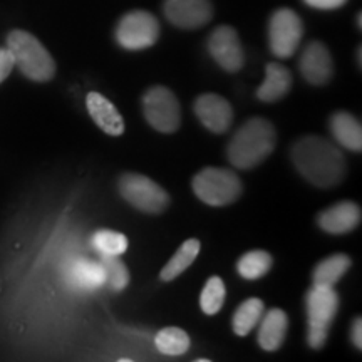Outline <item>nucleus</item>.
I'll list each match as a JSON object with an SVG mask.
<instances>
[{
	"mask_svg": "<svg viewBox=\"0 0 362 362\" xmlns=\"http://www.w3.org/2000/svg\"><path fill=\"white\" fill-rule=\"evenodd\" d=\"M259 329V346L264 351L274 352L280 349L287 336L288 329V317L282 309H272L260 319Z\"/></svg>",
	"mask_w": 362,
	"mask_h": 362,
	"instance_id": "f3484780",
	"label": "nucleus"
},
{
	"mask_svg": "<svg viewBox=\"0 0 362 362\" xmlns=\"http://www.w3.org/2000/svg\"><path fill=\"white\" fill-rule=\"evenodd\" d=\"M99 265L104 272V284H107L115 292H121L128 287L129 272L117 255H101Z\"/></svg>",
	"mask_w": 362,
	"mask_h": 362,
	"instance_id": "393cba45",
	"label": "nucleus"
},
{
	"mask_svg": "<svg viewBox=\"0 0 362 362\" xmlns=\"http://www.w3.org/2000/svg\"><path fill=\"white\" fill-rule=\"evenodd\" d=\"M351 341L357 349H362V319L361 317H356V320L352 322V329H351Z\"/></svg>",
	"mask_w": 362,
	"mask_h": 362,
	"instance_id": "c756f323",
	"label": "nucleus"
},
{
	"mask_svg": "<svg viewBox=\"0 0 362 362\" xmlns=\"http://www.w3.org/2000/svg\"><path fill=\"white\" fill-rule=\"evenodd\" d=\"M307 6L319 11H336V8L346 6L347 0H304Z\"/></svg>",
	"mask_w": 362,
	"mask_h": 362,
	"instance_id": "c85d7f7f",
	"label": "nucleus"
},
{
	"mask_svg": "<svg viewBox=\"0 0 362 362\" xmlns=\"http://www.w3.org/2000/svg\"><path fill=\"white\" fill-rule=\"evenodd\" d=\"M189 337L183 329L180 327H165L156 334L155 346L161 354L166 356H181L189 349Z\"/></svg>",
	"mask_w": 362,
	"mask_h": 362,
	"instance_id": "4be33fe9",
	"label": "nucleus"
},
{
	"mask_svg": "<svg viewBox=\"0 0 362 362\" xmlns=\"http://www.w3.org/2000/svg\"><path fill=\"white\" fill-rule=\"evenodd\" d=\"M298 69L312 86L327 84L334 74V62L329 49L322 42H310L298 59Z\"/></svg>",
	"mask_w": 362,
	"mask_h": 362,
	"instance_id": "ddd939ff",
	"label": "nucleus"
},
{
	"mask_svg": "<svg viewBox=\"0 0 362 362\" xmlns=\"http://www.w3.org/2000/svg\"><path fill=\"white\" fill-rule=\"evenodd\" d=\"M329 126L330 131H332V136L336 138L339 144L351 149V151L361 153L362 128L359 119H356V116H352L351 112L346 111H337L330 116Z\"/></svg>",
	"mask_w": 362,
	"mask_h": 362,
	"instance_id": "a211bd4d",
	"label": "nucleus"
},
{
	"mask_svg": "<svg viewBox=\"0 0 362 362\" xmlns=\"http://www.w3.org/2000/svg\"><path fill=\"white\" fill-rule=\"evenodd\" d=\"M208 51L221 69L238 72L245 64V52L240 42L237 30L230 25H221L211 33L208 39Z\"/></svg>",
	"mask_w": 362,
	"mask_h": 362,
	"instance_id": "9d476101",
	"label": "nucleus"
},
{
	"mask_svg": "<svg viewBox=\"0 0 362 362\" xmlns=\"http://www.w3.org/2000/svg\"><path fill=\"white\" fill-rule=\"evenodd\" d=\"M361 208L354 202H341L325 208L317 216V223L330 235H346L361 223Z\"/></svg>",
	"mask_w": 362,
	"mask_h": 362,
	"instance_id": "4468645a",
	"label": "nucleus"
},
{
	"mask_svg": "<svg viewBox=\"0 0 362 362\" xmlns=\"http://www.w3.org/2000/svg\"><path fill=\"white\" fill-rule=\"evenodd\" d=\"M166 19L180 29H198L214 17L210 0H165Z\"/></svg>",
	"mask_w": 362,
	"mask_h": 362,
	"instance_id": "9b49d317",
	"label": "nucleus"
},
{
	"mask_svg": "<svg viewBox=\"0 0 362 362\" xmlns=\"http://www.w3.org/2000/svg\"><path fill=\"white\" fill-rule=\"evenodd\" d=\"M357 25H362V16H361V13H359V16H357Z\"/></svg>",
	"mask_w": 362,
	"mask_h": 362,
	"instance_id": "7c9ffc66",
	"label": "nucleus"
},
{
	"mask_svg": "<svg viewBox=\"0 0 362 362\" xmlns=\"http://www.w3.org/2000/svg\"><path fill=\"white\" fill-rule=\"evenodd\" d=\"M291 158L298 173L317 188H334L346 175V158L332 141L320 136H304L291 149Z\"/></svg>",
	"mask_w": 362,
	"mask_h": 362,
	"instance_id": "f257e3e1",
	"label": "nucleus"
},
{
	"mask_svg": "<svg viewBox=\"0 0 362 362\" xmlns=\"http://www.w3.org/2000/svg\"><path fill=\"white\" fill-rule=\"evenodd\" d=\"M86 106L94 123L101 128L104 133L111 136H121L124 133V119L116 110V106L110 99H106L99 93H89L86 98Z\"/></svg>",
	"mask_w": 362,
	"mask_h": 362,
	"instance_id": "2eb2a0df",
	"label": "nucleus"
},
{
	"mask_svg": "<svg viewBox=\"0 0 362 362\" xmlns=\"http://www.w3.org/2000/svg\"><path fill=\"white\" fill-rule=\"evenodd\" d=\"M264 310V302L260 298H247L245 302H242L238 305V309L235 310L232 319L233 332L240 337L248 336L255 329V325L260 322Z\"/></svg>",
	"mask_w": 362,
	"mask_h": 362,
	"instance_id": "aec40b11",
	"label": "nucleus"
},
{
	"mask_svg": "<svg viewBox=\"0 0 362 362\" xmlns=\"http://www.w3.org/2000/svg\"><path fill=\"white\" fill-rule=\"evenodd\" d=\"M277 144V131L264 117H250L240 126L226 146L230 165L238 170H252L272 155Z\"/></svg>",
	"mask_w": 362,
	"mask_h": 362,
	"instance_id": "f03ea898",
	"label": "nucleus"
},
{
	"mask_svg": "<svg viewBox=\"0 0 362 362\" xmlns=\"http://www.w3.org/2000/svg\"><path fill=\"white\" fill-rule=\"evenodd\" d=\"M225 293H226V288H225L223 280L216 277V275L215 277L208 279V282L205 284V287H203L202 297H200L202 310L205 312L206 315L218 314L221 307H223Z\"/></svg>",
	"mask_w": 362,
	"mask_h": 362,
	"instance_id": "a878e982",
	"label": "nucleus"
},
{
	"mask_svg": "<svg viewBox=\"0 0 362 362\" xmlns=\"http://www.w3.org/2000/svg\"><path fill=\"white\" fill-rule=\"evenodd\" d=\"M307 320V342L312 349H322L329 337V329L336 319L339 310V293L332 287L312 285L305 296Z\"/></svg>",
	"mask_w": 362,
	"mask_h": 362,
	"instance_id": "20e7f679",
	"label": "nucleus"
},
{
	"mask_svg": "<svg viewBox=\"0 0 362 362\" xmlns=\"http://www.w3.org/2000/svg\"><path fill=\"white\" fill-rule=\"evenodd\" d=\"M71 280L74 287L83 288V291H94L104 284V272L99 262H86L81 260L74 264L71 270Z\"/></svg>",
	"mask_w": 362,
	"mask_h": 362,
	"instance_id": "b1692460",
	"label": "nucleus"
},
{
	"mask_svg": "<svg viewBox=\"0 0 362 362\" xmlns=\"http://www.w3.org/2000/svg\"><path fill=\"white\" fill-rule=\"evenodd\" d=\"M13 57L8 49H0V83H4L8 78L13 69Z\"/></svg>",
	"mask_w": 362,
	"mask_h": 362,
	"instance_id": "cd10ccee",
	"label": "nucleus"
},
{
	"mask_svg": "<svg viewBox=\"0 0 362 362\" xmlns=\"http://www.w3.org/2000/svg\"><path fill=\"white\" fill-rule=\"evenodd\" d=\"M265 81L257 89V98L264 103H275L285 98L292 88V74L279 62L267 64Z\"/></svg>",
	"mask_w": 362,
	"mask_h": 362,
	"instance_id": "dca6fc26",
	"label": "nucleus"
},
{
	"mask_svg": "<svg viewBox=\"0 0 362 362\" xmlns=\"http://www.w3.org/2000/svg\"><path fill=\"white\" fill-rule=\"evenodd\" d=\"M194 194L210 206H226L237 202L243 192L242 181L232 170L206 166L192 180Z\"/></svg>",
	"mask_w": 362,
	"mask_h": 362,
	"instance_id": "39448f33",
	"label": "nucleus"
},
{
	"mask_svg": "<svg viewBox=\"0 0 362 362\" xmlns=\"http://www.w3.org/2000/svg\"><path fill=\"white\" fill-rule=\"evenodd\" d=\"M160 37V22L146 11L126 13L116 27V40L128 51H141L151 47Z\"/></svg>",
	"mask_w": 362,
	"mask_h": 362,
	"instance_id": "6e6552de",
	"label": "nucleus"
},
{
	"mask_svg": "<svg viewBox=\"0 0 362 362\" xmlns=\"http://www.w3.org/2000/svg\"><path fill=\"white\" fill-rule=\"evenodd\" d=\"M93 247L101 255H123L128 250V238L112 230H99L93 237Z\"/></svg>",
	"mask_w": 362,
	"mask_h": 362,
	"instance_id": "bb28decb",
	"label": "nucleus"
},
{
	"mask_svg": "<svg viewBox=\"0 0 362 362\" xmlns=\"http://www.w3.org/2000/svg\"><path fill=\"white\" fill-rule=\"evenodd\" d=\"M143 115L148 124L160 133H175L181 124L180 103L173 90L165 86H153L143 96Z\"/></svg>",
	"mask_w": 362,
	"mask_h": 362,
	"instance_id": "0eeeda50",
	"label": "nucleus"
},
{
	"mask_svg": "<svg viewBox=\"0 0 362 362\" xmlns=\"http://www.w3.org/2000/svg\"><path fill=\"white\" fill-rule=\"evenodd\" d=\"M304 24L291 8H279L274 12L269 24L270 51L280 59L292 57L300 45Z\"/></svg>",
	"mask_w": 362,
	"mask_h": 362,
	"instance_id": "1a4fd4ad",
	"label": "nucleus"
},
{
	"mask_svg": "<svg viewBox=\"0 0 362 362\" xmlns=\"http://www.w3.org/2000/svg\"><path fill=\"white\" fill-rule=\"evenodd\" d=\"M200 242L194 238H189L187 242L183 243L178 248V252L175 253L173 257H171V260L163 267L160 277L161 280H165V282H170V280H173L178 277V275L183 274L185 270L188 269L189 265L193 264L194 259L198 257V253H200Z\"/></svg>",
	"mask_w": 362,
	"mask_h": 362,
	"instance_id": "412c9836",
	"label": "nucleus"
},
{
	"mask_svg": "<svg viewBox=\"0 0 362 362\" xmlns=\"http://www.w3.org/2000/svg\"><path fill=\"white\" fill-rule=\"evenodd\" d=\"M7 49L13 57V64L22 74L35 83H47L56 76V62L37 37L25 30H12L7 35Z\"/></svg>",
	"mask_w": 362,
	"mask_h": 362,
	"instance_id": "7ed1b4c3",
	"label": "nucleus"
},
{
	"mask_svg": "<svg viewBox=\"0 0 362 362\" xmlns=\"http://www.w3.org/2000/svg\"><path fill=\"white\" fill-rule=\"evenodd\" d=\"M272 264H274V259H272L269 252L252 250L238 260L237 270L240 277L247 280H257L264 277L267 272L272 269Z\"/></svg>",
	"mask_w": 362,
	"mask_h": 362,
	"instance_id": "5701e85b",
	"label": "nucleus"
},
{
	"mask_svg": "<svg viewBox=\"0 0 362 362\" xmlns=\"http://www.w3.org/2000/svg\"><path fill=\"white\" fill-rule=\"evenodd\" d=\"M117 189L129 205L144 214H161L170 205V194L156 181L144 175H121V178L117 180Z\"/></svg>",
	"mask_w": 362,
	"mask_h": 362,
	"instance_id": "423d86ee",
	"label": "nucleus"
},
{
	"mask_svg": "<svg viewBox=\"0 0 362 362\" xmlns=\"http://www.w3.org/2000/svg\"><path fill=\"white\" fill-rule=\"evenodd\" d=\"M351 259L344 255V253H336V255L327 257V259H324L312 270V282H314V285L334 287L346 275V272L351 269Z\"/></svg>",
	"mask_w": 362,
	"mask_h": 362,
	"instance_id": "6ab92c4d",
	"label": "nucleus"
},
{
	"mask_svg": "<svg viewBox=\"0 0 362 362\" xmlns=\"http://www.w3.org/2000/svg\"><path fill=\"white\" fill-rule=\"evenodd\" d=\"M193 111L200 123L211 133H226L233 123L232 104L218 94H202L194 101Z\"/></svg>",
	"mask_w": 362,
	"mask_h": 362,
	"instance_id": "f8f14e48",
	"label": "nucleus"
}]
</instances>
